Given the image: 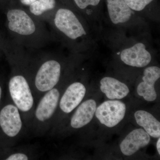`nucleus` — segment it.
Here are the masks:
<instances>
[{
	"label": "nucleus",
	"instance_id": "obj_1",
	"mask_svg": "<svg viewBox=\"0 0 160 160\" xmlns=\"http://www.w3.org/2000/svg\"><path fill=\"white\" fill-rule=\"evenodd\" d=\"M4 11V34L12 43L24 49H38L55 39L46 23L31 14L28 9L9 6Z\"/></svg>",
	"mask_w": 160,
	"mask_h": 160
},
{
	"label": "nucleus",
	"instance_id": "obj_2",
	"mask_svg": "<svg viewBox=\"0 0 160 160\" xmlns=\"http://www.w3.org/2000/svg\"><path fill=\"white\" fill-rule=\"evenodd\" d=\"M28 54L24 48L14 45L5 57L10 67L7 94L19 110L29 131L37 103L27 69Z\"/></svg>",
	"mask_w": 160,
	"mask_h": 160
},
{
	"label": "nucleus",
	"instance_id": "obj_3",
	"mask_svg": "<svg viewBox=\"0 0 160 160\" xmlns=\"http://www.w3.org/2000/svg\"><path fill=\"white\" fill-rule=\"evenodd\" d=\"M52 34L72 52L82 51L89 38V29L82 15L66 7H58L41 17Z\"/></svg>",
	"mask_w": 160,
	"mask_h": 160
},
{
	"label": "nucleus",
	"instance_id": "obj_4",
	"mask_svg": "<svg viewBox=\"0 0 160 160\" xmlns=\"http://www.w3.org/2000/svg\"><path fill=\"white\" fill-rule=\"evenodd\" d=\"M27 66L30 85L37 103L45 92L62 79L64 64L62 60L55 54L46 53L33 57L29 54Z\"/></svg>",
	"mask_w": 160,
	"mask_h": 160
},
{
	"label": "nucleus",
	"instance_id": "obj_5",
	"mask_svg": "<svg viewBox=\"0 0 160 160\" xmlns=\"http://www.w3.org/2000/svg\"><path fill=\"white\" fill-rule=\"evenodd\" d=\"M64 77L56 86L45 92L37 103L29 129L35 137H42L51 129L60 98L65 89Z\"/></svg>",
	"mask_w": 160,
	"mask_h": 160
},
{
	"label": "nucleus",
	"instance_id": "obj_6",
	"mask_svg": "<svg viewBox=\"0 0 160 160\" xmlns=\"http://www.w3.org/2000/svg\"><path fill=\"white\" fill-rule=\"evenodd\" d=\"M27 131L19 110L6 95L0 106V149L15 146Z\"/></svg>",
	"mask_w": 160,
	"mask_h": 160
},
{
	"label": "nucleus",
	"instance_id": "obj_7",
	"mask_svg": "<svg viewBox=\"0 0 160 160\" xmlns=\"http://www.w3.org/2000/svg\"><path fill=\"white\" fill-rule=\"evenodd\" d=\"M86 89L80 81H74L66 86L60 98L58 106L49 133L52 136L62 122L63 118L72 113L81 104L86 95Z\"/></svg>",
	"mask_w": 160,
	"mask_h": 160
},
{
	"label": "nucleus",
	"instance_id": "obj_8",
	"mask_svg": "<svg viewBox=\"0 0 160 160\" xmlns=\"http://www.w3.org/2000/svg\"><path fill=\"white\" fill-rule=\"evenodd\" d=\"M117 53L123 63L136 68L146 67L152 59L150 50L146 44L141 41L124 46L118 50Z\"/></svg>",
	"mask_w": 160,
	"mask_h": 160
},
{
	"label": "nucleus",
	"instance_id": "obj_9",
	"mask_svg": "<svg viewBox=\"0 0 160 160\" xmlns=\"http://www.w3.org/2000/svg\"><path fill=\"white\" fill-rule=\"evenodd\" d=\"M126 106L118 100H112L104 102L97 108L95 116L100 122L111 128L118 125L124 119Z\"/></svg>",
	"mask_w": 160,
	"mask_h": 160
},
{
	"label": "nucleus",
	"instance_id": "obj_10",
	"mask_svg": "<svg viewBox=\"0 0 160 160\" xmlns=\"http://www.w3.org/2000/svg\"><path fill=\"white\" fill-rule=\"evenodd\" d=\"M109 22L118 27L130 26L137 19V14L132 10L124 0H106Z\"/></svg>",
	"mask_w": 160,
	"mask_h": 160
},
{
	"label": "nucleus",
	"instance_id": "obj_11",
	"mask_svg": "<svg viewBox=\"0 0 160 160\" xmlns=\"http://www.w3.org/2000/svg\"><path fill=\"white\" fill-rule=\"evenodd\" d=\"M160 78V69L157 66L147 67L143 71L142 82L138 86L137 92L147 102H153L157 97L155 84Z\"/></svg>",
	"mask_w": 160,
	"mask_h": 160
},
{
	"label": "nucleus",
	"instance_id": "obj_12",
	"mask_svg": "<svg viewBox=\"0 0 160 160\" xmlns=\"http://www.w3.org/2000/svg\"><path fill=\"white\" fill-rule=\"evenodd\" d=\"M96 109L94 100L88 99L81 103L71 116L67 127L72 130L83 128L91 122Z\"/></svg>",
	"mask_w": 160,
	"mask_h": 160
},
{
	"label": "nucleus",
	"instance_id": "obj_13",
	"mask_svg": "<svg viewBox=\"0 0 160 160\" xmlns=\"http://www.w3.org/2000/svg\"><path fill=\"white\" fill-rule=\"evenodd\" d=\"M150 141V136L144 129H134L122 141L120 145V149L123 154L129 156L147 146Z\"/></svg>",
	"mask_w": 160,
	"mask_h": 160
},
{
	"label": "nucleus",
	"instance_id": "obj_14",
	"mask_svg": "<svg viewBox=\"0 0 160 160\" xmlns=\"http://www.w3.org/2000/svg\"><path fill=\"white\" fill-rule=\"evenodd\" d=\"M39 158L37 148L33 145L9 146L0 149V160H29Z\"/></svg>",
	"mask_w": 160,
	"mask_h": 160
},
{
	"label": "nucleus",
	"instance_id": "obj_15",
	"mask_svg": "<svg viewBox=\"0 0 160 160\" xmlns=\"http://www.w3.org/2000/svg\"><path fill=\"white\" fill-rule=\"evenodd\" d=\"M100 89L110 100L121 99L127 96L129 89L125 83L111 77H105L100 81Z\"/></svg>",
	"mask_w": 160,
	"mask_h": 160
},
{
	"label": "nucleus",
	"instance_id": "obj_16",
	"mask_svg": "<svg viewBox=\"0 0 160 160\" xmlns=\"http://www.w3.org/2000/svg\"><path fill=\"white\" fill-rule=\"evenodd\" d=\"M134 118L138 125L143 127L150 136L160 138V122L151 113L144 110H138L134 113Z\"/></svg>",
	"mask_w": 160,
	"mask_h": 160
},
{
	"label": "nucleus",
	"instance_id": "obj_17",
	"mask_svg": "<svg viewBox=\"0 0 160 160\" xmlns=\"http://www.w3.org/2000/svg\"><path fill=\"white\" fill-rule=\"evenodd\" d=\"M56 6V0H37L29 6L28 10L35 16L41 18L55 9Z\"/></svg>",
	"mask_w": 160,
	"mask_h": 160
},
{
	"label": "nucleus",
	"instance_id": "obj_18",
	"mask_svg": "<svg viewBox=\"0 0 160 160\" xmlns=\"http://www.w3.org/2000/svg\"><path fill=\"white\" fill-rule=\"evenodd\" d=\"M101 0H73V2L81 15L85 19H88L93 16L92 8L97 7L100 4Z\"/></svg>",
	"mask_w": 160,
	"mask_h": 160
},
{
	"label": "nucleus",
	"instance_id": "obj_19",
	"mask_svg": "<svg viewBox=\"0 0 160 160\" xmlns=\"http://www.w3.org/2000/svg\"><path fill=\"white\" fill-rule=\"evenodd\" d=\"M129 8L135 12L143 11L153 0H124Z\"/></svg>",
	"mask_w": 160,
	"mask_h": 160
},
{
	"label": "nucleus",
	"instance_id": "obj_20",
	"mask_svg": "<svg viewBox=\"0 0 160 160\" xmlns=\"http://www.w3.org/2000/svg\"><path fill=\"white\" fill-rule=\"evenodd\" d=\"M10 42L6 38L2 30L0 28V58L5 56L10 48Z\"/></svg>",
	"mask_w": 160,
	"mask_h": 160
},
{
	"label": "nucleus",
	"instance_id": "obj_21",
	"mask_svg": "<svg viewBox=\"0 0 160 160\" xmlns=\"http://www.w3.org/2000/svg\"><path fill=\"white\" fill-rule=\"evenodd\" d=\"M5 78L0 73V106L5 98Z\"/></svg>",
	"mask_w": 160,
	"mask_h": 160
},
{
	"label": "nucleus",
	"instance_id": "obj_22",
	"mask_svg": "<svg viewBox=\"0 0 160 160\" xmlns=\"http://www.w3.org/2000/svg\"><path fill=\"white\" fill-rule=\"evenodd\" d=\"M37 0H20V3L23 6H29Z\"/></svg>",
	"mask_w": 160,
	"mask_h": 160
},
{
	"label": "nucleus",
	"instance_id": "obj_23",
	"mask_svg": "<svg viewBox=\"0 0 160 160\" xmlns=\"http://www.w3.org/2000/svg\"><path fill=\"white\" fill-rule=\"evenodd\" d=\"M160 138H159L158 140L157 143V149L158 152L159 154V155L160 154Z\"/></svg>",
	"mask_w": 160,
	"mask_h": 160
}]
</instances>
